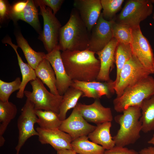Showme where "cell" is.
Masks as SVG:
<instances>
[{
  "label": "cell",
  "instance_id": "cell-1",
  "mask_svg": "<svg viewBox=\"0 0 154 154\" xmlns=\"http://www.w3.org/2000/svg\"><path fill=\"white\" fill-rule=\"evenodd\" d=\"M95 52L85 50L62 51L61 56L68 75L72 80L84 82L96 80L100 62Z\"/></svg>",
  "mask_w": 154,
  "mask_h": 154
},
{
  "label": "cell",
  "instance_id": "cell-2",
  "mask_svg": "<svg viewBox=\"0 0 154 154\" xmlns=\"http://www.w3.org/2000/svg\"><path fill=\"white\" fill-rule=\"evenodd\" d=\"M90 34L78 11L74 8L68 21L60 29L58 46L60 50L88 49Z\"/></svg>",
  "mask_w": 154,
  "mask_h": 154
},
{
  "label": "cell",
  "instance_id": "cell-3",
  "mask_svg": "<svg viewBox=\"0 0 154 154\" xmlns=\"http://www.w3.org/2000/svg\"><path fill=\"white\" fill-rule=\"evenodd\" d=\"M122 113L114 117L120 127L112 138L116 145L125 147L135 143L140 137L141 111L139 106H134L128 108Z\"/></svg>",
  "mask_w": 154,
  "mask_h": 154
},
{
  "label": "cell",
  "instance_id": "cell-4",
  "mask_svg": "<svg viewBox=\"0 0 154 154\" xmlns=\"http://www.w3.org/2000/svg\"><path fill=\"white\" fill-rule=\"evenodd\" d=\"M154 95V78L149 75L127 88L122 94L113 100L115 110L122 113L128 108L139 106L145 99Z\"/></svg>",
  "mask_w": 154,
  "mask_h": 154
},
{
  "label": "cell",
  "instance_id": "cell-5",
  "mask_svg": "<svg viewBox=\"0 0 154 154\" xmlns=\"http://www.w3.org/2000/svg\"><path fill=\"white\" fill-rule=\"evenodd\" d=\"M154 0L127 1L120 13L113 19L117 23L132 28L139 26L140 23L153 13Z\"/></svg>",
  "mask_w": 154,
  "mask_h": 154
},
{
  "label": "cell",
  "instance_id": "cell-6",
  "mask_svg": "<svg viewBox=\"0 0 154 154\" xmlns=\"http://www.w3.org/2000/svg\"><path fill=\"white\" fill-rule=\"evenodd\" d=\"M30 84L32 91L25 90L24 94L34 104L35 110L51 111L58 114L63 95H54L48 91L38 78Z\"/></svg>",
  "mask_w": 154,
  "mask_h": 154
},
{
  "label": "cell",
  "instance_id": "cell-7",
  "mask_svg": "<svg viewBox=\"0 0 154 154\" xmlns=\"http://www.w3.org/2000/svg\"><path fill=\"white\" fill-rule=\"evenodd\" d=\"M34 1L36 6L39 7L40 14L43 19V29L40 35V39L49 53L58 45L59 32L62 26L51 9L47 7L42 0Z\"/></svg>",
  "mask_w": 154,
  "mask_h": 154
},
{
  "label": "cell",
  "instance_id": "cell-8",
  "mask_svg": "<svg viewBox=\"0 0 154 154\" xmlns=\"http://www.w3.org/2000/svg\"><path fill=\"white\" fill-rule=\"evenodd\" d=\"M37 120L34 104L27 99L17 121L19 137L15 148L16 154H19L21 149L29 138L33 136H38V133L34 128Z\"/></svg>",
  "mask_w": 154,
  "mask_h": 154
},
{
  "label": "cell",
  "instance_id": "cell-9",
  "mask_svg": "<svg viewBox=\"0 0 154 154\" xmlns=\"http://www.w3.org/2000/svg\"><path fill=\"white\" fill-rule=\"evenodd\" d=\"M150 74L133 55L120 72L118 82L114 88L116 97L120 96L127 87Z\"/></svg>",
  "mask_w": 154,
  "mask_h": 154
},
{
  "label": "cell",
  "instance_id": "cell-10",
  "mask_svg": "<svg viewBox=\"0 0 154 154\" xmlns=\"http://www.w3.org/2000/svg\"><path fill=\"white\" fill-rule=\"evenodd\" d=\"M132 29L133 40L131 45L133 55L150 74H153L154 57L151 46L140 26Z\"/></svg>",
  "mask_w": 154,
  "mask_h": 154
},
{
  "label": "cell",
  "instance_id": "cell-11",
  "mask_svg": "<svg viewBox=\"0 0 154 154\" xmlns=\"http://www.w3.org/2000/svg\"><path fill=\"white\" fill-rule=\"evenodd\" d=\"M112 20L107 21L101 13L90 34L88 50L96 53L102 50L113 38L112 29Z\"/></svg>",
  "mask_w": 154,
  "mask_h": 154
},
{
  "label": "cell",
  "instance_id": "cell-12",
  "mask_svg": "<svg viewBox=\"0 0 154 154\" xmlns=\"http://www.w3.org/2000/svg\"><path fill=\"white\" fill-rule=\"evenodd\" d=\"M96 127L88 122L76 106L70 116L62 121L59 129L69 134L73 141L81 136H87Z\"/></svg>",
  "mask_w": 154,
  "mask_h": 154
},
{
  "label": "cell",
  "instance_id": "cell-13",
  "mask_svg": "<svg viewBox=\"0 0 154 154\" xmlns=\"http://www.w3.org/2000/svg\"><path fill=\"white\" fill-rule=\"evenodd\" d=\"M71 86L80 90L83 93L82 97L98 99L104 96L110 98L115 92L114 81L100 82L96 80L84 82L72 80Z\"/></svg>",
  "mask_w": 154,
  "mask_h": 154
},
{
  "label": "cell",
  "instance_id": "cell-14",
  "mask_svg": "<svg viewBox=\"0 0 154 154\" xmlns=\"http://www.w3.org/2000/svg\"><path fill=\"white\" fill-rule=\"evenodd\" d=\"M60 51L58 45L51 52L46 54L45 58L50 63L54 71L57 90L59 94L62 96L71 86L72 80L66 72Z\"/></svg>",
  "mask_w": 154,
  "mask_h": 154
},
{
  "label": "cell",
  "instance_id": "cell-15",
  "mask_svg": "<svg viewBox=\"0 0 154 154\" xmlns=\"http://www.w3.org/2000/svg\"><path fill=\"white\" fill-rule=\"evenodd\" d=\"M76 106L86 121L97 125L113 120L111 109L103 106L98 99L89 105L78 103Z\"/></svg>",
  "mask_w": 154,
  "mask_h": 154
},
{
  "label": "cell",
  "instance_id": "cell-16",
  "mask_svg": "<svg viewBox=\"0 0 154 154\" xmlns=\"http://www.w3.org/2000/svg\"><path fill=\"white\" fill-rule=\"evenodd\" d=\"M73 6L90 33L101 13V0H75Z\"/></svg>",
  "mask_w": 154,
  "mask_h": 154
},
{
  "label": "cell",
  "instance_id": "cell-17",
  "mask_svg": "<svg viewBox=\"0 0 154 154\" xmlns=\"http://www.w3.org/2000/svg\"><path fill=\"white\" fill-rule=\"evenodd\" d=\"M36 129L41 144H50L57 151L64 149H73L71 144L72 139L68 133L59 129H46L38 127Z\"/></svg>",
  "mask_w": 154,
  "mask_h": 154
},
{
  "label": "cell",
  "instance_id": "cell-18",
  "mask_svg": "<svg viewBox=\"0 0 154 154\" xmlns=\"http://www.w3.org/2000/svg\"><path fill=\"white\" fill-rule=\"evenodd\" d=\"M118 42L113 38L102 50L97 52L100 62V69L96 80L108 82L111 80L110 74L115 62V54Z\"/></svg>",
  "mask_w": 154,
  "mask_h": 154
},
{
  "label": "cell",
  "instance_id": "cell-19",
  "mask_svg": "<svg viewBox=\"0 0 154 154\" xmlns=\"http://www.w3.org/2000/svg\"><path fill=\"white\" fill-rule=\"evenodd\" d=\"M4 43H7L13 48L17 56L18 64L22 75V79L19 89L16 94L17 98H23L24 96L25 88L29 82L35 80L37 77L35 70L28 64L23 62L19 54L17 48L18 46L13 44L10 38H6L3 40Z\"/></svg>",
  "mask_w": 154,
  "mask_h": 154
},
{
  "label": "cell",
  "instance_id": "cell-20",
  "mask_svg": "<svg viewBox=\"0 0 154 154\" xmlns=\"http://www.w3.org/2000/svg\"><path fill=\"white\" fill-rule=\"evenodd\" d=\"M111 122H107L97 125L95 129L88 135L93 142L100 145L105 149H110L115 145L110 133Z\"/></svg>",
  "mask_w": 154,
  "mask_h": 154
},
{
  "label": "cell",
  "instance_id": "cell-21",
  "mask_svg": "<svg viewBox=\"0 0 154 154\" xmlns=\"http://www.w3.org/2000/svg\"><path fill=\"white\" fill-rule=\"evenodd\" d=\"M37 78L49 88L50 92L60 95L56 86V79L54 71L49 62L44 58L35 70Z\"/></svg>",
  "mask_w": 154,
  "mask_h": 154
},
{
  "label": "cell",
  "instance_id": "cell-22",
  "mask_svg": "<svg viewBox=\"0 0 154 154\" xmlns=\"http://www.w3.org/2000/svg\"><path fill=\"white\" fill-rule=\"evenodd\" d=\"M15 36L17 46L23 51L28 64L34 70L35 69L45 58L46 54L33 50L21 32H17Z\"/></svg>",
  "mask_w": 154,
  "mask_h": 154
},
{
  "label": "cell",
  "instance_id": "cell-23",
  "mask_svg": "<svg viewBox=\"0 0 154 154\" xmlns=\"http://www.w3.org/2000/svg\"><path fill=\"white\" fill-rule=\"evenodd\" d=\"M34 1L28 0L27 4L21 13L11 16L10 18L16 22L21 20L30 25L40 35L42 33L38 17V11Z\"/></svg>",
  "mask_w": 154,
  "mask_h": 154
},
{
  "label": "cell",
  "instance_id": "cell-24",
  "mask_svg": "<svg viewBox=\"0 0 154 154\" xmlns=\"http://www.w3.org/2000/svg\"><path fill=\"white\" fill-rule=\"evenodd\" d=\"M141 111L140 121L143 133L154 130V95L145 100L140 106Z\"/></svg>",
  "mask_w": 154,
  "mask_h": 154
},
{
  "label": "cell",
  "instance_id": "cell-25",
  "mask_svg": "<svg viewBox=\"0 0 154 154\" xmlns=\"http://www.w3.org/2000/svg\"><path fill=\"white\" fill-rule=\"evenodd\" d=\"M82 95V91L72 86L67 90L63 95L58 114L62 121L66 119L67 112L76 106L78 100Z\"/></svg>",
  "mask_w": 154,
  "mask_h": 154
},
{
  "label": "cell",
  "instance_id": "cell-26",
  "mask_svg": "<svg viewBox=\"0 0 154 154\" xmlns=\"http://www.w3.org/2000/svg\"><path fill=\"white\" fill-rule=\"evenodd\" d=\"M87 136H83L73 140L72 149L78 154H103L105 149L101 145L89 141Z\"/></svg>",
  "mask_w": 154,
  "mask_h": 154
},
{
  "label": "cell",
  "instance_id": "cell-27",
  "mask_svg": "<svg viewBox=\"0 0 154 154\" xmlns=\"http://www.w3.org/2000/svg\"><path fill=\"white\" fill-rule=\"evenodd\" d=\"M38 117L37 123L40 128L46 129H59L62 121L58 114L50 110H35Z\"/></svg>",
  "mask_w": 154,
  "mask_h": 154
},
{
  "label": "cell",
  "instance_id": "cell-28",
  "mask_svg": "<svg viewBox=\"0 0 154 154\" xmlns=\"http://www.w3.org/2000/svg\"><path fill=\"white\" fill-rule=\"evenodd\" d=\"M17 112V107L13 103L0 101V139H4L3 135L7 127Z\"/></svg>",
  "mask_w": 154,
  "mask_h": 154
},
{
  "label": "cell",
  "instance_id": "cell-29",
  "mask_svg": "<svg viewBox=\"0 0 154 154\" xmlns=\"http://www.w3.org/2000/svg\"><path fill=\"white\" fill-rule=\"evenodd\" d=\"M133 55L131 44L118 43L115 54V62L116 67V75L114 81L115 87L117 84L120 72L125 63Z\"/></svg>",
  "mask_w": 154,
  "mask_h": 154
},
{
  "label": "cell",
  "instance_id": "cell-30",
  "mask_svg": "<svg viewBox=\"0 0 154 154\" xmlns=\"http://www.w3.org/2000/svg\"><path fill=\"white\" fill-rule=\"evenodd\" d=\"M112 29L113 38L116 39L119 43L131 44L133 36L132 29L126 25L119 24L112 20Z\"/></svg>",
  "mask_w": 154,
  "mask_h": 154
},
{
  "label": "cell",
  "instance_id": "cell-31",
  "mask_svg": "<svg viewBox=\"0 0 154 154\" xmlns=\"http://www.w3.org/2000/svg\"><path fill=\"white\" fill-rule=\"evenodd\" d=\"M124 1V0H101L103 9L102 13L104 19L108 21L113 20L121 8Z\"/></svg>",
  "mask_w": 154,
  "mask_h": 154
},
{
  "label": "cell",
  "instance_id": "cell-32",
  "mask_svg": "<svg viewBox=\"0 0 154 154\" xmlns=\"http://www.w3.org/2000/svg\"><path fill=\"white\" fill-rule=\"evenodd\" d=\"M21 82V78L19 77H17L15 80L10 82L0 80V101H8L12 94L19 90Z\"/></svg>",
  "mask_w": 154,
  "mask_h": 154
},
{
  "label": "cell",
  "instance_id": "cell-33",
  "mask_svg": "<svg viewBox=\"0 0 154 154\" xmlns=\"http://www.w3.org/2000/svg\"><path fill=\"white\" fill-rule=\"evenodd\" d=\"M103 154H139L133 149L125 147L115 145L113 148L105 150Z\"/></svg>",
  "mask_w": 154,
  "mask_h": 154
},
{
  "label": "cell",
  "instance_id": "cell-34",
  "mask_svg": "<svg viewBox=\"0 0 154 154\" xmlns=\"http://www.w3.org/2000/svg\"><path fill=\"white\" fill-rule=\"evenodd\" d=\"M11 6L6 0H0V19L1 22L7 19L10 18Z\"/></svg>",
  "mask_w": 154,
  "mask_h": 154
},
{
  "label": "cell",
  "instance_id": "cell-35",
  "mask_svg": "<svg viewBox=\"0 0 154 154\" xmlns=\"http://www.w3.org/2000/svg\"><path fill=\"white\" fill-rule=\"evenodd\" d=\"M46 6L53 11V13L55 15L60 9L64 1L63 0H42Z\"/></svg>",
  "mask_w": 154,
  "mask_h": 154
},
{
  "label": "cell",
  "instance_id": "cell-36",
  "mask_svg": "<svg viewBox=\"0 0 154 154\" xmlns=\"http://www.w3.org/2000/svg\"><path fill=\"white\" fill-rule=\"evenodd\" d=\"M28 2V0L20 1L11 6L10 17L11 16L19 14L24 9Z\"/></svg>",
  "mask_w": 154,
  "mask_h": 154
},
{
  "label": "cell",
  "instance_id": "cell-37",
  "mask_svg": "<svg viewBox=\"0 0 154 154\" xmlns=\"http://www.w3.org/2000/svg\"><path fill=\"white\" fill-rule=\"evenodd\" d=\"M139 154H154V146H150L141 149Z\"/></svg>",
  "mask_w": 154,
  "mask_h": 154
},
{
  "label": "cell",
  "instance_id": "cell-38",
  "mask_svg": "<svg viewBox=\"0 0 154 154\" xmlns=\"http://www.w3.org/2000/svg\"><path fill=\"white\" fill-rule=\"evenodd\" d=\"M57 154H77L73 149H64L57 151Z\"/></svg>",
  "mask_w": 154,
  "mask_h": 154
},
{
  "label": "cell",
  "instance_id": "cell-39",
  "mask_svg": "<svg viewBox=\"0 0 154 154\" xmlns=\"http://www.w3.org/2000/svg\"><path fill=\"white\" fill-rule=\"evenodd\" d=\"M147 143L148 144L153 145L154 146V133L152 137L147 141Z\"/></svg>",
  "mask_w": 154,
  "mask_h": 154
},
{
  "label": "cell",
  "instance_id": "cell-40",
  "mask_svg": "<svg viewBox=\"0 0 154 154\" xmlns=\"http://www.w3.org/2000/svg\"><path fill=\"white\" fill-rule=\"evenodd\" d=\"M153 19L154 20V13L153 14Z\"/></svg>",
  "mask_w": 154,
  "mask_h": 154
}]
</instances>
